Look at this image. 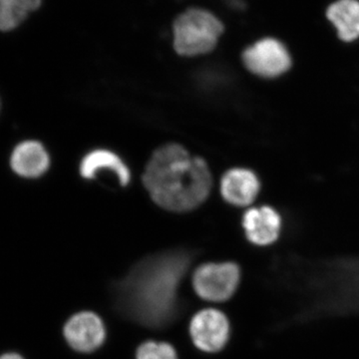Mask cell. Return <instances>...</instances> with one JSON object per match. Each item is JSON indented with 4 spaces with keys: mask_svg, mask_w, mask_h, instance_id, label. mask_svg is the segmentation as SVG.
<instances>
[{
    "mask_svg": "<svg viewBox=\"0 0 359 359\" xmlns=\"http://www.w3.org/2000/svg\"><path fill=\"white\" fill-rule=\"evenodd\" d=\"M195 346L207 353L221 351L230 337V323L222 311L204 309L194 316L190 325Z\"/></svg>",
    "mask_w": 359,
    "mask_h": 359,
    "instance_id": "8992f818",
    "label": "cell"
},
{
    "mask_svg": "<svg viewBox=\"0 0 359 359\" xmlns=\"http://www.w3.org/2000/svg\"><path fill=\"white\" fill-rule=\"evenodd\" d=\"M261 183L250 170L236 168L226 172L221 181V194L226 202L237 207H247L256 200Z\"/></svg>",
    "mask_w": 359,
    "mask_h": 359,
    "instance_id": "9c48e42d",
    "label": "cell"
},
{
    "mask_svg": "<svg viewBox=\"0 0 359 359\" xmlns=\"http://www.w3.org/2000/svg\"><path fill=\"white\" fill-rule=\"evenodd\" d=\"M240 278V269L236 264H205L194 273V289L205 301L224 302L235 294Z\"/></svg>",
    "mask_w": 359,
    "mask_h": 359,
    "instance_id": "277c9868",
    "label": "cell"
},
{
    "mask_svg": "<svg viewBox=\"0 0 359 359\" xmlns=\"http://www.w3.org/2000/svg\"><path fill=\"white\" fill-rule=\"evenodd\" d=\"M105 327L95 313L83 311L73 316L65 327V337L69 346L80 353H92L102 346Z\"/></svg>",
    "mask_w": 359,
    "mask_h": 359,
    "instance_id": "52a82bcc",
    "label": "cell"
},
{
    "mask_svg": "<svg viewBox=\"0 0 359 359\" xmlns=\"http://www.w3.org/2000/svg\"><path fill=\"white\" fill-rule=\"evenodd\" d=\"M101 172H110L115 175L122 186L128 185L131 174L119 156L107 150H95L82 160L80 173L85 179L95 178Z\"/></svg>",
    "mask_w": 359,
    "mask_h": 359,
    "instance_id": "8fae6325",
    "label": "cell"
},
{
    "mask_svg": "<svg viewBox=\"0 0 359 359\" xmlns=\"http://www.w3.org/2000/svg\"><path fill=\"white\" fill-rule=\"evenodd\" d=\"M7 1L11 2L14 6L20 7V9L29 14L39 8L42 0H7Z\"/></svg>",
    "mask_w": 359,
    "mask_h": 359,
    "instance_id": "9a60e30c",
    "label": "cell"
},
{
    "mask_svg": "<svg viewBox=\"0 0 359 359\" xmlns=\"http://www.w3.org/2000/svg\"><path fill=\"white\" fill-rule=\"evenodd\" d=\"M243 62L257 76L276 78L287 72L292 66V57L280 40L264 39L245 49Z\"/></svg>",
    "mask_w": 359,
    "mask_h": 359,
    "instance_id": "5b68a950",
    "label": "cell"
},
{
    "mask_svg": "<svg viewBox=\"0 0 359 359\" xmlns=\"http://www.w3.org/2000/svg\"><path fill=\"white\" fill-rule=\"evenodd\" d=\"M137 359H178L176 351L166 342L148 341L137 351Z\"/></svg>",
    "mask_w": 359,
    "mask_h": 359,
    "instance_id": "5bb4252c",
    "label": "cell"
},
{
    "mask_svg": "<svg viewBox=\"0 0 359 359\" xmlns=\"http://www.w3.org/2000/svg\"><path fill=\"white\" fill-rule=\"evenodd\" d=\"M28 13L7 0H0V32L15 29L27 18Z\"/></svg>",
    "mask_w": 359,
    "mask_h": 359,
    "instance_id": "4fadbf2b",
    "label": "cell"
},
{
    "mask_svg": "<svg viewBox=\"0 0 359 359\" xmlns=\"http://www.w3.org/2000/svg\"><path fill=\"white\" fill-rule=\"evenodd\" d=\"M224 25L204 9H189L174 23V47L184 56H197L212 51L223 34Z\"/></svg>",
    "mask_w": 359,
    "mask_h": 359,
    "instance_id": "3957f363",
    "label": "cell"
},
{
    "mask_svg": "<svg viewBox=\"0 0 359 359\" xmlns=\"http://www.w3.org/2000/svg\"><path fill=\"white\" fill-rule=\"evenodd\" d=\"M327 16L337 28L342 41L351 42L359 39L358 0H337L328 7Z\"/></svg>",
    "mask_w": 359,
    "mask_h": 359,
    "instance_id": "7c38bea8",
    "label": "cell"
},
{
    "mask_svg": "<svg viewBox=\"0 0 359 359\" xmlns=\"http://www.w3.org/2000/svg\"><path fill=\"white\" fill-rule=\"evenodd\" d=\"M191 263L184 250H169L137 264L116 292L127 318L152 328L167 327L178 313V289Z\"/></svg>",
    "mask_w": 359,
    "mask_h": 359,
    "instance_id": "6da1fadb",
    "label": "cell"
},
{
    "mask_svg": "<svg viewBox=\"0 0 359 359\" xmlns=\"http://www.w3.org/2000/svg\"><path fill=\"white\" fill-rule=\"evenodd\" d=\"M49 165L50 158L48 152L37 141L21 142L11 153V169L22 178H39L46 173Z\"/></svg>",
    "mask_w": 359,
    "mask_h": 359,
    "instance_id": "30bf717a",
    "label": "cell"
},
{
    "mask_svg": "<svg viewBox=\"0 0 359 359\" xmlns=\"http://www.w3.org/2000/svg\"><path fill=\"white\" fill-rule=\"evenodd\" d=\"M243 226L250 243L264 247L280 238L282 219L273 208L268 205L250 208L245 212Z\"/></svg>",
    "mask_w": 359,
    "mask_h": 359,
    "instance_id": "ba28073f",
    "label": "cell"
},
{
    "mask_svg": "<svg viewBox=\"0 0 359 359\" xmlns=\"http://www.w3.org/2000/svg\"><path fill=\"white\" fill-rule=\"evenodd\" d=\"M0 359H25L22 356H20V354L18 353H6L4 355L0 356Z\"/></svg>",
    "mask_w": 359,
    "mask_h": 359,
    "instance_id": "2e32d148",
    "label": "cell"
},
{
    "mask_svg": "<svg viewBox=\"0 0 359 359\" xmlns=\"http://www.w3.org/2000/svg\"><path fill=\"white\" fill-rule=\"evenodd\" d=\"M143 180L156 204L173 212L199 207L212 188L211 173L205 161L177 144L156 151Z\"/></svg>",
    "mask_w": 359,
    "mask_h": 359,
    "instance_id": "7a4b0ae2",
    "label": "cell"
}]
</instances>
